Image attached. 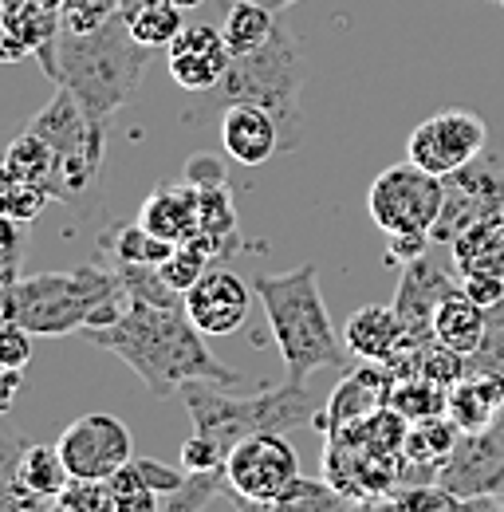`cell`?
<instances>
[{
  "mask_svg": "<svg viewBox=\"0 0 504 512\" xmlns=\"http://www.w3.org/2000/svg\"><path fill=\"white\" fill-rule=\"evenodd\" d=\"M449 249H453L457 276H473V272L504 276V209L465 229Z\"/></svg>",
  "mask_w": 504,
  "mask_h": 512,
  "instance_id": "cell-23",
  "label": "cell"
},
{
  "mask_svg": "<svg viewBox=\"0 0 504 512\" xmlns=\"http://www.w3.org/2000/svg\"><path fill=\"white\" fill-rule=\"evenodd\" d=\"M186 182L201 190V186H221V182H229V178H225V166H221L213 154H197V158L186 162Z\"/></svg>",
  "mask_w": 504,
  "mask_h": 512,
  "instance_id": "cell-42",
  "label": "cell"
},
{
  "mask_svg": "<svg viewBox=\"0 0 504 512\" xmlns=\"http://www.w3.org/2000/svg\"><path fill=\"white\" fill-rule=\"evenodd\" d=\"M28 442L20 434H12L8 426H0V512H44L52 509L48 501L32 497L20 481V457Z\"/></svg>",
  "mask_w": 504,
  "mask_h": 512,
  "instance_id": "cell-28",
  "label": "cell"
},
{
  "mask_svg": "<svg viewBox=\"0 0 504 512\" xmlns=\"http://www.w3.org/2000/svg\"><path fill=\"white\" fill-rule=\"evenodd\" d=\"M457 288H461V280H453L445 268H438L426 256L402 264V280H398V292H394V312L406 327V335L430 343L434 339V316Z\"/></svg>",
  "mask_w": 504,
  "mask_h": 512,
  "instance_id": "cell-13",
  "label": "cell"
},
{
  "mask_svg": "<svg viewBox=\"0 0 504 512\" xmlns=\"http://www.w3.org/2000/svg\"><path fill=\"white\" fill-rule=\"evenodd\" d=\"M501 4H504V0H501Z\"/></svg>",
  "mask_w": 504,
  "mask_h": 512,
  "instance_id": "cell-49",
  "label": "cell"
},
{
  "mask_svg": "<svg viewBox=\"0 0 504 512\" xmlns=\"http://www.w3.org/2000/svg\"><path fill=\"white\" fill-rule=\"evenodd\" d=\"M292 481H300V453L284 434H252L225 457V493L268 501L280 497Z\"/></svg>",
  "mask_w": 504,
  "mask_h": 512,
  "instance_id": "cell-10",
  "label": "cell"
},
{
  "mask_svg": "<svg viewBox=\"0 0 504 512\" xmlns=\"http://www.w3.org/2000/svg\"><path fill=\"white\" fill-rule=\"evenodd\" d=\"M221 146L233 162L252 170V166H264L272 154H280L284 138H280V123L264 107L237 103L221 111Z\"/></svg>",
  "mask_w": 504,
  "mask_h": 512,
  "instance_id": "cell-18",
  "label": "cell"
},
{
  "mask_svg": "<svg viewBox=\"0 0 504 512\" xmlns=\"http://www.w3.org/2000/svg\"><path fill=\"white\" fill-rule=\"evenodd\" d=\"M304 52L300 40L292 36V28L280 20L276 32L268 36V44H260L249 56H233V64L225 71V79L201 95V107H237L252 103L264 107L276 123L284 150H300L304 142V111H300V87H304Z\"/></svg>",
  "mask_w": 504,
  "mask_h": 512,
  "instance_id": "cell-5",
  "label": "cell"
},
{
  "mask_svg": "<svg viewBox=\"0 0 504 512\" xmlns=\"http://www.w3.org/2000/svg\"><path fill=\"white\" fill-rule=\"evenodd\" d=\"M44 512H63V509H60V505H52V509H44Z\"/></svg>",
  "mask_w": 504,
  "mask_h": 512,
  "instance_id": "cell-46",
  "label": "cell"
},
{
  "mask_svg": "<svg viewBox=\"0 0 504 512\" xmlns=\"http://www.w3.org/2000/svg\"><path fill=\"white\" fill-rule=\"evenodd\" d=\"M83 339L119 355L154 398H174L189 383H241V375L205 347L186 304L162 308V304L130 300L123 320L111 327H91L83 331Z\"/></svg>",
  "mask_w": 504,
  "mask_h": 512,
  "instance_id": "cell-1",
  "label": "cell"
},
{
  "mask_svg": "<svg viewBox=\"0 0 504 512\" xmlns=\"http://www.w3.org/2000/svg\"><path fill=\"white\" fill-rule=\"evenodd\" d=\"M434 339H438L441 347L473 359L485 347V339H489V312L481 304H473L465 296V288H457L438 308V316H434Z\"/></svg>",
  "mask_w": 504,
  "mask_h": 512,
  "instance_id": "cell-21",
  "label": "cell"
},
{
  "mask_svg": "<svg viewBox=\"0 0 504 512\" xmlns=\"http://www.w3.org/2000/svg\"><path fill=\"white\" fill-rule=\"evenodd\" d=\"M256 300L264 304L268 331L284 355L288 379L308 383L315 371H347V347L339 343L323 292H319V268L300 264L292 272H260L252 280Z\"/></svg>",
  "mask_w": 504,
  "mask_h": 512,
  "instance_id": "cell-4",
  "label": "cell"
},
{
  "mask_svg": "<svg viewBox=\"0 0 504 512\" xmlns=\"http://www.w3.org/2000/svg\"><path fill=\"white\" fill-rule=\"evenodd\" d=\"M445 398H449V390L438 383H430L426 375L394 379V390H390V406H394L406 422H422V418L445 414Z\"/></svg>",
  "mask_w": 504,
  "mask_h": 512,
  "instance_id": "cell-31",
  "label": "cell"
},
{
  "mask_svg": "<svg viewBox=\"0 0 504 512\" xmlns=\"http://www.w3.org/2000/svg\"><path fill=\"white\" fill-rule=\"evenodd\" d=\"M126 308L123 276L107 260L12 280V323L32 335H83L91 327H111Z\"/></svg>",
  "mask_w": 504,
  "mask_h": 512,
  "instance_id": "cell-3",
  "label": "cell"
},
{
  "mask_svg": "<svg viewBox=\"0 0 504 512\" xmlns=\"http://www.w3.org/2000/svg\"><path fill=\"white\" fill-rule=\"evenodd\" d=\"M485 138L489 130L485 123L465 111V107H445L438 115H430L426 123L410 130V142H406V158L414 166H422L426 174H438L449 178L457 174L461 166L477 162L481 150H485Z\"/></svg>",
  "mask_w": 504,
  "mask_h": 512,
  "instance_id": "cell-9",
  "label": "cell"
},
{
  "mask_svg": "<svg viewBox=\"0 0 504 512\" xmlns=\"http://www.w3.org/2000/svg\"><path fill=\"white\" fill-rule=\"evenodd\" d=\"M249 284L225 268L205 272L186 292V312L201 335H233L249 320Z\"/></svg>",
  "mask_w": 504,
  "mask_h": 512,
  "instance_id": "cell-15",
  "label": "cell"
},
{
  "mask_svg": "<svg viewBox=\"0 0 504 512\" xmlns=\"http://www.w3.org/2000/svg\"><path fill=\"white\" fill-rule=\"evenodd\" d=\"M32 363V331L20 323H0V367L24 371Z\"/></svg>",
  "mask_w": 504,
  "mask_h": 512,
  "instance_id": "cell-38",
  "label": "cell"
},
{
  "mask_svg": "<svg viewBox=\"0 0 504 512\" xmlns=\"http://www.w3.org/2000/svg\"><path fill=\"white\" fill-rule=\"evenodd\" d=\"M4 170L20 182L44 186L56 197V154L36 130H24L20 138H12V146L4 150Z\"/></svg>",
  "mask_w": 504,
  "mask_h": 512,
  "instance_id": "cell-27",
  "label": "cell"
},
{
  "mask_svg": "<svg viewBox=\"0 0 504 512\" xmlns=\"http://www.w3.org/2000/svg\"><path fill=\"white\" fill-rule=\"evenodd\" d=\"M63 465L71 477H87V481H111L126 461H134V438L119 418L111 414H83L75 418L60 434Z\"/></svg>",
  "mask_w": 504,
  "mask_h": 512,
  "instance_id": "cell-11",
  "label": "cell"
},
{
  "mask_svg": "<svg viewBox=\"0 0 504 512\" xmlns=\"http://www.w3.org/2000/svg\"><path fill=\"white\" fill-rule=\"evenodd\" d=\"M256 4H264V8H272V12H284V8H292L296 0H256Z\"/></svg>",
  "mask_w": 504,
  "mask_h": 512,
  "instance_id": "cell-45",
  "label": "cell"
},
{
  "mask_svg": "<svg viewBox=\"0 0 504 512\" xmlns=\"http://www.w3.org/2000/svg\"><path fill=\"white\" fill-rule=\"evenodd\" d=\"M178 398L193 418V434L209 438L225 457L252 434H288L312 426L319 414V402L308 383L292 379L260 394H229L225 383H189Z\"/></svg>",
  "mask_w": 504,
  "mask_h": 512,
  "instance_id": "cell-6",
  "label": "cell"
},
{
  "mask_svg": "<svg viewBox=\"0 0 504 512\" xmlns=\"http://www.w3.org/2000/svg\"><path fill=\"white\" fill-rule=\"evenodd\" d=\"M20 386H24V371H16V367H0V418L12 414Z\"/></svg>",
  "mask_w": 504,
  "mask_h": 512,
  "instance_id": "cell-44",
  "label": "cell"
},
{
  "mask_svg": "<svg viewBox=\"0 0 504 512\" xmlns=\"http://www.w3.org/2000/svg\"><path fill=\"white\" fill-rule=\"evenodd\" d=\"M276 12L256 4V0H229L225 4V24H221V36L229 44L233 56H249L260 44H268V36L276 32Z\"/></svg>",
  "mask_w": 504,
  "mask_h": 512,
  "instance_id": "cell-26",
  "label": "cell"
},
{
  "mask_svg": "<svg viewBox=\"0 0 504 512\" xmlns=\"http://www.w3.org/2000/svg\"><path fill=\"white\" fill-rule=\"evenodd\" d=\"M394 390V375L382 363H367L363 371H351L343 383L335 386V394L327 398V406L315 414V426L335 434L343 426H355L363 418H371L375 410H382L390 402Z\"/></svg>",
  "mask_w": 504,
  "mask_h": 512,
  "instance_id": "cell-16",
  "label": "cell"
},
{
  "mask_svg": "<svg viewBox=\"0 0 504 512\" xmlns=\"http://www.w3.org/2000/svg\"><path fill=\"white\" fill-rule=\"evenodd\" d=\"M343 339H347V351L355 359H363V363H390L410 335H406V327L398 320L394 304H367V308H359L347 320Z\"/></svg>",
  "mask_w": 504,
  "mask_h": 512,
  "instance_id": "cell-20",
  "label": "cell"
},
{
  "mask_svg": "<svg viewBox=\"0 0 504 512\" xmlns=\"http://www.w3.org/2000/svg\"><path fill=\"white\" fill-rule=\"evenodd\" d=\"M166 60H170V75L174 83L189 91V95H205L213 91L225 71L233 64V52L221 36V28L213 24H186L182 36L166 48Z\"/></svg>",
  "mask_w": 504,
  "mask_h": 512,
  "instance_id": "cell-14",
  "label": "cell"
},
{
  "mask_svg": "<svg viewBox=\"0 0 504 512\" xmlns=\"http://www.w3.org/2000/svg\"><path fill=\"white\" fill-rule=\"evenodd\" d=\"M504 414V375L493 367H469L461 383L449 386L445 418L461 434H485Z\"/></svg>",
  "mask_w": 504,
  "mask_h": 512,
  "instance_id": "cell-17",
  "label": "cell"
},
{
  "mask_svg": "<svg viewBox=\"0 0 504 512\" xmlns=\"http://www.w3.org/2000/svg\"><path fill=\"white\" fill-rule=\"evenodd\" d=\"M441 182H445V201H441L438 225L430 233L438 245H453L465 229L504 209V170L497 162L477 158Z\"/></svg>",
  "mask_w": 504,
  "mask_h": 512,
  "instance_id": "cell-12",
  "label": "cell"
},
{
  "mask_svg": "<svg viewBox=\"0 0 504 512\" xmlns=\"http://www.w3.org/2000/svg\"><path fill=\"white\" fill-rule=\"evenodd\" d=\"M130 465H134L138 481H142L146 489H154V493H170V489H178V485L186 481L178 469H170V465H158V461H150V457H134Z\"/></svg>",
  "mask_w": 504,
  "mask_h": 512,
  "instance_id": "cell-40",
  "label": "cell"
},
{
  "mask_svg": "<svg viewBox=\"0 0 504 512\" xmlns=\"http://www.w3.org/2000/svg\"><path fill=\"white\" fill-rule=\"evenodd\" d=\"M158 505H162V493L146 489V485L138 481L134 465L126 461L123 469L107 481V493H103L99 512H158Z\"/></svg>",
  "mask_w": 504,
  "mask_h": 512,
  "instance_id": "cell-32",
  "label": "cell"
},
{
  "mask_svg": "<svg viewBox=\"0 0 504 512\" xmlns=\"http://www.w3.org/2000/svg\"><path fill=\"white\" fill-rule=\"evenodd\" d=\"M225 493V469H205V473H189L186 481L170 493H162L158 512H201L213 497Z\"/></svg>",
  "mask_w": 504,
  "mask_h": 512,
  "instance_id": "cell-33",
  "label": "cell"
},
{
  "mask_svg": "<svg viewBox=\"0 0 504 512\" xmlns=\"http://www.w3.org/2000/svg\"><path fill=\"white\" fill-rule=\"evenodd\" d=\"M225 501L237 512H347V497L331 485V481H292L280 497H268V501H249V497H237V493H225Z\"/></svg>",
  "mask_w": 504,
  "mask_h": 512,
  "instance_id": "cell-24",
  "label": "cell"
},
{
  "mask_svg": "<svg viewBox=\"0 0 504 512\" xmlns=\"http://www.w3.org/2000/svg\"><path fill=\"white\" fill-rule=\"evenodd\" d=\"M174 253L170 241L154 237L146 225H111L99 237V260L107 264H138V268H158L166 256Z\"/></svg>",
  "mask_w": 504,
  "mask_h": 512,
  "instance_id": "cell-25",
  "label": "cell"
},
{
  "mask_svg": "<svg viewBox=\"0 0 504 512\" xmlns=\"http://www.w3.org/2000/svg\"><path fill=\"white\" fill-rule=\"evenodd\" d=\"M209 260H213V256L205 253L197 241H186V245H174V253L158 264V276H162L174 292H182V296H186L189 288L205 276V264H209Z\"/></svg>",
  "mask_w": 504,
  "mask_h": 512,
  "instance_id": "cell-35",
  "label": "cell"
},
{
  "mask_svg": "<svg viewBox=\"0 0 504 512\" xmlns=\"http://www.w3.org/2000/svg\"><path fill=\"white\" fill-rule=\"evenodd\" d=\"M197 209H201V193L182 178L178 186H158L142 201L138 225H146L154 237H162L170 245H186L197 233Z\"/></svg>",
  "mask_w": 504,
  "mask_h": 512,
  "instance_id": "cell-19",
  "label": "cell"
},
{
  "mask_svg": "<svg viewBox=\"0 0 504 512\" xmlns=\"http://www.w3.org/2000/svg\"><path fill=\"white\" fill-rule=\"evenodd\" d=\"M126 28L142 48H170L182 36L186 20H182V8L174 0H150L126 16Z\"/></svg>",
  "mask_w": 504,
  "mask_h": 512,
  "instance_id": "cell-29",
  "label": "cell"
},
{
  "mask_svg": "<svg viewBox=\"0 0 504 512\" xmlns=\"http://www.w3.org/2000/svg\"><path fill=\"white\" fill-rule=\"evenodd\" d=\"M426 245H430V237H390L386 256H390L394 264H410V260L426 256Z\"/></svg>",
  "mask_w": 504,
  "mask_h": 512,
  "instance_id": "cell-43",
  "label": "cell"
},
{
  "mask_svg": "<svg viewBox=\"0 0 504 512\" xmlns=\"http://www.w3.org/2000/svg\"><path fill=\"white\" fill-rule=\"evenodd\" d=\"M461 288L473 304H481L485 312H497L504 304V276H489V272H473V276H461Z\"/></svg>",
  "mask_w": 504,
  "mask_h": 512,
  "instance_id": "cell-39",
  "label": "cell"
},
{
  "mask_svg": "<svg viewBox=\"0 0 504 512\" xmlns=\"http://www.w3.org/2000/svg\"><path fill=\"white\" fill-rule=\"evenodd\" d=\"M453 505H457V493L445 489L441 481H414L390 497L386 512H453Z\"/></svg>",
  "mask_w": 504,
  "mask_h": 512,
  "instance_id": "cell-36",
  "label": "cell"
},
{
  "mask_svg": "<svg viewBox=\"0 0 504 512\" xmlns=\"http://www.w3.org/2000/svg\"><path fill=\"white\" fill-rule=\"evenodd\" d=\"M485 4H501V0H485Z\"/></svg>",
  "mask_w": 504,
  "mask_h": 512,
  "instance_id": "cell-48",
  "label": "cell"
},
{
  "mask_svg": "<svg viewBox=\"0 0 504 512\" xmlns=\"http://www.w3.org/2000/svg\"><path fill=\"white\" fill-rule=\"evenodd\" d=\"M107 493V481H87V477H67L63 493L56 497V505L63 512H99Z\"/></svg>",
  "mask_w": 504,
  "mask_h": 512,
  "instance_id": "cell-37",
  "label": "cell"
},
{
  "mask_svg": "<svg viewBox=\"0 0 504 512\" xmlns=\"http://www.w3.org/2000/svg\"><path fill=\"white\" fill-rule=\"evenodd\" d=\"M197 193H201V209H197V233H193V241L209 256L237 253L241 249V237H237V205H233L229 182L201 186Z\"/></svg>",
  "mask_w": 504,
  "mask_h": 512,
  "instance_id": "cell-22",
  "label": "cell"
},
{
  "mask_svg": "<svg viewBox=\"0 0 504 512\" xmlns=\"http://www.w3.org/2000/svg\"><path fill=\"white\" fill-rule=\"evenodd\" d=\"M182 461H186L189 473H205V469H225V453L213 446L209 438H201V434L186 438V446H182Z\"/></svg>",
  "mask_w": 504,
  "mask_h": 512,
  "instance_id": "cell-41",
  "label": "cell"
},
{
  "mask_svg": "<svg viewBox=\"0 0 504 512\" xmlns=\"http://www.w3.org/2000/svg\"><path fill=\"white\" fill-rule=\"evenodd\" d=\"M441 201H445V182L438 174L414 166L410 158L386 166L367 193L371 221L386 237H430L441 217Z\"/></svg>",
  "mask_w": 504,
  "mask_h": 512,
  "instance_id": "cell-8",
  "label": "cell"
},
{
  "mask_svg": "<svg viewBox=\"0 0 504 512\" xmlns=\"http://www.w3.org/2000/svg\"><path fill=\"white\" fill-rule=\"evenodd\" d=\"M150 52L154 48H142L130 36L123 12H115L91 32L60 28L48 75L83 107V115L95 127H107L111 115L134 99Z\"/></svg>",
  "mask_w": 504,
  "mask_h": 512,
  "instance_id": "cell-2",
  "label": "cell"
},
{
  "mask_svg": "<svg viewBox=\"0 0 504 512\" xmlns=\"http://www.w3.org/2000/svg\"><path fill=\"white\" fill-rule=\"evenodd\" d=\"M67 477H71V473H67V465H63L60 449L28 442L24 457H20V481H24V489H28L32 497L56 505V497L63 493Z\"/></svg>",
  "mask_w": 504,
  "mask_h": 512,
  "instance_id": "cell-30",
  "label": "cell"
},
{
  "mask_svg": "<svg viewBox=\"0 0 504 512\" xmlns=\"http://www.w3.org/2000/svg\"><path fill=\"white\" fill-rule=\"evenodd\" d=\"M0 20H4V0H0Z\"/></svg>",
  "mask_w": 504,
  "mask_h": 512,
  "instance_id": "cell-47",
  "label": "cell"
},
{
  "mask_svg": "<svg viewBox=\"0 0 504 512\" xmlns=\"http://www.w3.org/2000/svg\"><path fill=\"white\" fill-rule=\"evenodd\" d=\"M48 201H56L44 186H32V182H20L12 178L4 166H0V217L8 221H36Z\"/></svg>",
  "mask_w": 504,
  "mask_h": 512,
  "instance_id": "cell-34",
  "label": "cell"
},
{
  "mask_svg": "<svg viewBox=\"0 0 504 512\" xmlns=\"http://www.w3.org/2000/svg\"><path fill=\"white\" fill-rule=\"evenodd\" d=\"M28 130H36L56 154V201H75L95 186L99 166H103V134H107V127H95L63 87L56 91V99L28 123Z\"/></svg>",
  "mask_w": 504,
  "mask_h": 512,
  "instance_id": "cell-7",
  "label": "cell"
}]
</instances>
